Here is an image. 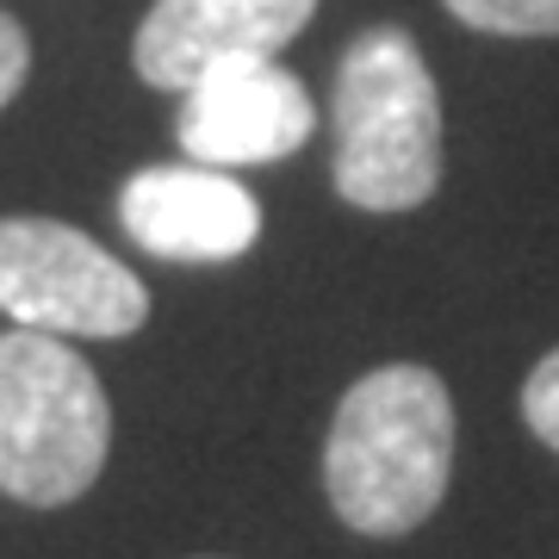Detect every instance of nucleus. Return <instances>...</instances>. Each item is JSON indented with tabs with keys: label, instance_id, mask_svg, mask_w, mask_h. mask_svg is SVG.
Masks as SVG:
<instances>
[{
	"label": "nucleus",
	"instance_id": "nucleus-1",
	"mask_svg": "<svg viewBox=\"0 0 559 559\" xmlns=\"http://www.w3.org/2000/svg\"><path fill=\"white\" fill-rule=\"evenodd\" d=\"M454 473V399L429 367H380L348 385L323 441V485L355 535H411Z\"/></svg>",
	"mask_w": 559,
	"mask_h": 559
},
{
	"label": "nucleus",
	"instance_id": "nucleus-2",
	"mask_svg": "<svg viewBox=\"0 0 559 559\" xmlns=\"http://www.w3.org/2000/svg\"><path fill=\"white\" fill-rule=\"evenodd\" d=\"M336 193L360 212H411L441 180V100L404 32H367L336 75Z\"/></svg>",
	"mask_w": 559,
	"mask_h": 559
},
{
	"label": "nucleus",
	"instance_id": "nucleus-3",
	"mask_svg": "<svg viewBox=\"0 0 559 559\" xmlns=\"http://www.w3.org/2000/svg\"><path fill=\"white\" fill-rule=\"evenodd\" d=\"M112 448V404L94 367L62 336H0V491L57 510L100 479Z\"/></svg>",
	"mask_w": 559,
	"mask_h": 559
},
{
	"label": "nucleus",
	"instance_id": "nucleus-4",
	"mask_svg": "<svg viewBox=\"0 0 559 559\" xmlns=\"http://www.w3.org/2000/svg\"><path fill=\"white\" fill-rule=\"evenodd\" d=\"M0 311L44 336H131L150 318V293L69 224L0 218Z\"/></svg>",
	"mask_w": 559,
	"mask_h": 559
},
{
	"label": "nucleus",
	"instance_id": "nucleus-5",
	"mask_svg": "<svg viewBox=\"0 0 559 559\" xmlns=\"http://www.w3.org/2000/svg\"><path fill=\"white\" fill-rule=\"evenodd\" d=\"M318 124V106L299 75H286L274 57L224 62L187 87L180 106V150L212 168L293 156Z\"/></svg>",
	"mask_w": 559,
	"mask_h": 559
},
{
	"label": "nucleus",
	"instance_id": "nucleus-6",
	"mask_svg": "<svg viewBox=\"0 0 559 559\" xmlns=\"http://www.w3.org/2000/svg\"><path fill=\"white\" fill-rule=\"evenodd\" d=\"M318 0H156L138 32V75L187 94L200 75L242 57H274L299 38Z\"/></svg>",
	"mask_w": 559,
	"mask_h": 559
},
{
	"label": "nucleus",
	"instance_id": "nucleus-7",
	"mask_svg": "<svg viewBox=\"0 0 559 559\" xmlns=\"http://www.w3.org/2000/svg\"><path fill=\"white\" fill-rule=\"evenodd\" d=\"M119 218L162 261H230L261 237L255 193L224 168H143L124 180Z\"/></svg>",
	"mask_w": 559,
	"mask_h": 559
},
{
	"label": "nucleus",
	"instance_id": "nucleus-8",
	"mask_svg": "<svg viewBox=\"0 0 559 559\" xmlns=\"http://www.w3.org/2000/svg\"><path fill=\"white\" fill-rule=\"evenodd\" d=\"M448 13L473 32H503V38H554L559 0H448Z\"/></svg>",
	"mask_w": 559,
	"mask_h": 559
},
{
	"label": "nucleus",
	"instance_id": "nucleus-9",
	"mask_svg": "<svg viewBox=\"0 0 559 559\" xmlns=\"http://www.w3.org/2000/svg\"><path fill=\"white\" fill-rule=\"evenodd\" d=\"M522 417H528V429L559 454V348L540 360L535 373H528V385H522Z\"/></svg>",
	"mask_w": 559,
	"mask_h": 559
},
{
	"label": "nucleus",
	"instance_id": "nucleus-10",
	"mask_svg": "<svg viewBox=\"0 0 559 559\" xmlns=\"http://www.w3.org/2000/svg\"><path fill=\"white\" fill-rule=\"evenodd\" d=\"M25 69H32V44H25L13 13H0V106L25 87Z\"/></svg>",
	"mask_w": 559,
	"mask_h": 559
}]
</instances>
